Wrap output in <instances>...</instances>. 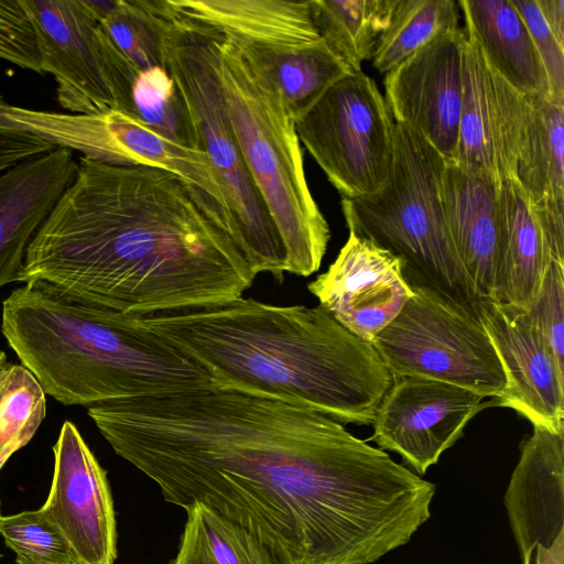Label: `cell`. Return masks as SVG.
Here are the masks:
<instances>
[{
  "label": "cell",
  "instance_id": "cell-1",
  "mask_svg": "<svg viewBox=\"0 0 564 564\" xmlns=\"http://www.w3.org/2000/svg\"><path fill=\"white\" fill-rule=\"evenodd\" d=\"M87 410L166 502L205 506L279 564H371L431 516L434 484L300 403L212 384Z\"/></svg>",
  "mask_w": 564,
  "mask_h": 564
},
{
  "label": "cell",
  "instance_id": "cell-2",
  "mask_svg": "<svg viewBox=\"0 0 564 564\" xmlns=\"http://www.w3.org/2000/svg\"><path fill=\"white\" fill-rule=\"evenodd\" d=\"M254 278L181 178L80 156L28 247L19 282L145 316L240 297Z\"/></svg>",
  "mask_w": 564,
  "mask_h": 564
},
{
  "label": "cell",
  "instance_id": "cell-3",
  "mask_svg": "<svg viewBox=\"0 0 564 564\" xmlns=\"http://www.w3.org/2000/svg\"><path fill=\"white\" fill-rule=\"evenodd\" d=\"M141 317L215 384L300 403L341 424H372L393 382L371 343L319 304L240 296Z\"/></svg>",
  "mask_w": 564,
  "mask_h": 564
},
{
  "label": "cell",
  "instance_id": "cell-4",
  "mask_svg": "<svg viewBox=\"0 0 564 564\" xmlns=\"http://www.w3.org/2000/svg\"><path fill=\"white\" fill-rule=\"evenodd\" d=\"M1 332L45 394L64 405L186 392L210 376L141 315L82 303L29 282L2 302Z\"/></svg>",
  "mask_w": 564,
  "mask_h": 564
},
{
  "label": "cell",
  "instance_id": "cell-5",
  "mask_svg": "<svg viewBox=\"0 0 564 564\" xmlns=\"http://www.w3.org/2000/svg\"><path fill=\"white\" fill-rule=\"evenodd\" d=\"M197 24L209 41L243 161L282 239L286 272L308 276L322 264L330 231L306 182L295 122L245 48L231 35Z\"/></svg>",
  "mask_w": 564,
  "mask_h": 564
},
{
  "label": "cell",
  "instance_id": "cell-6",
  "mask_svg": "<svg viewBox=\"0 0 564 564\" xmlns=\"http://www.w3.org/2000/svg\"><path fill=\"white\" fill-rule=\"evenodd\" d=\"M446 160L415 130L394 126L391 170L372 194L341 198L350 232L399 259L405 282L474 312L479 299L453 245L442 181Z\"/></svg>",
  "mask_w": 564,
  "mask_h": 564
},
{
  "label": "cell",
  "instance_id": "cell-7",
  "mask_svg": "<svg viewBox=\"0 0 564 564\" xmlns=\"http://www.w3.org/2000/svg\"><path fill=\"white\" fill-rule=\"evenodd\" d=\"M165 68L186 101L202 151L224 187L235 245L254 275L270 273L282 282L285 249L243 161L207 35L199 24L180 17L172 8Z\"/></svg>",
  "mask_w": 564,
  "mask_h": 564
},
{
  "label": "cell",
  "instance_id": "cell-8",
  "mask_svg": "<svg viewBox=\"0 0 564 564\" xmlns=\"http://www.w3.org/2000/svg\"><path fill=\"white\" fill-rule=\"evenodd\" d=\"M0 126L30 132L55 148L78 151L95 162L150 166L177 176L235 243L226 194L206 153L162 138L135 116L117 109L91 115L35 110L10 105L0 97Z\"/></svg>",
  "mask_w": 564,
  "mask_h": 564
},
{
  "label": "cell",
  "instance_id": "cell-9",
  "mask_svg": "<svg viewBox=\"0 0 564 564\" xmlns=\"http://www.w3.org/2000/svg\"><path fill=\"white\" fill-rule=\"evenodd\" d=\"M399 314L371 341L393 378L420 377L498 398L506 375L475 312L413 289Z\"/></svg>",
  "mask_w": 564,
  "mask_h": 564
},
{
  "label": "cell",
  "instance_id": "cell-10",
  "mask_svg": "<svg viewBox=\"0 0 564 564\" xmlns=\"http://www.w3.org/2000/svg\"><path fill=\"white\" fill-rule=\"evenodd\" d=\"M23 2L36 32L42 72L55 78L59 105L76 115L108 109L133 115L140 70L101 28L97 1Z\"/></svg>",
  "mask_w": 564,
  "mask_h": 564
},
{
  "label": "cell",
  "instance_id": "cell-11",
  "mask_svg": "<svg viewBox=\"0 0 564 564\" xmlns=\"http://www.w3.org/2000/svg\"><path fill=\"white\" fill-rule=\"evenodd\" d=\"M394 126L372 78L361 72L336 82L299 120V140L343 198L378 191L391 170Z\"/></svg>",
  "mask_w": 564,
  "mask_h": 564
},
{
  "label": "cell",
  "instance_id": "cell-12",
  "mask_svg": "<svg viewBox=\"0 0 564 564\" xmlns=\"http://www.w3.org/2000/svg\"><path fill=\"white\" fill-rule=\"evenodd\" d=\"M468 389L420 377L393 378L372 422L380 449L398 453L419 475L462 437L491 401Z\"/></svg>",
  "mask_w": 564,
  "mask_h": 564
},
{
  "label": "cell",
  "instance_id": "cell-13",
  "mask_svg": "<svg viewBox=\"0 0 564 564\" xmlns=\"http://www.w3.org/2000/svg\"><path fill=\"white\" fill-rule=\"evenodd\" d=\"M466 42L460 26L446 31L386 74V101L397 123L422 135L446 161L454 159L463 96Z\"/></svg>",
  "mask_w": 564,
  "mask_h": 564
},
{
  "label": "cell",
  "instance_id": "cell-14",
  "mask_svg": "<svg viewBox=\"0 0 564 564\" xmlns=\"http://www.w3.org/2000/svg\"><path fill=\"white\" fill-rule=\"evenodd\" d=\"M527 111V95L491 67L466 33L458 142L449 162L500 183L514 178Z\"/></svg>",
  "mask_w": 564,
  "mask_h": 564
},
{
  "label": "cell",
  "instance_id": "cell-15",
  "mask_svg": "<svg viewBox=\"0 0 564 564\" xmlns=\"http://www.w3.org/2000/svg\"><path fill=\"white\" fill-rule=\"evenodd\" d=\"M53 453V479L41 509L79 562L113 564L117 525L107 471L70 421L63 423Z\"/></svg>",
  "mask_w": 564,
  "mask_h": 564
},
{
  "label": "cell",
  "instance_id": "cell-16",
  "mask_svg": "<svg viewBox=\"0 0 564 564\" xmlns=\"http://www.w3.org/2000/svg\"><path fill=\"white\" fill-rule=\"evenodd\" d=\"M474 312L488 334L506 375V389L491 406L511 408L532 425L564 431V371L527 312L478 299Z\"/></svg>",
  "mask_w": 564,
  "mask_h": 564
},
{
  "label": "cell",
  "instance_id": "cell-17",
  "mask_svg": "<svg viewBox=\"0 0 564 564\" xmlns=\"http://www.w3.org/2000/svg\"><path fill=\"white\" fill-rule=\"evenodd\" d=\"M307 289L339 324L368 343L413 295L399 259L350 231L335 261Z\"/></svg>",
  "mask_w": 564,
  "mask_h": 564
},
{
  "label": "cell",
  "instance_id": "cell-18",
  "mask_svg": "<svg viewBox=\"0 0 564 564\" xmlns=\"http://www.w3.org/2000/svg\"><path fill=\"white\" fill-rule=\"evenodd\" d=\"M505 506L522 564H564V432L533 425Z\"/></svg>",
  "mask_w": 564,
  "mask_h": 564
},
{
  "label": "cell",
  "instance_id": "cell-19",
  "mask_svg": "<svg viewBox=\"0 0 564 564\" xmlns=\"http://www.w3.org/2000/svg\"><path fill=\"white\" fill-rule=\"evenodd\" d=\"M500 182L446 161L442 181L447 227L479 299L496 300L503 235Z\"/></svg>",
  "mask_w": 564,
  "mask_h": 564
},
{
  "label": "cell",
  "instance_id": "cell-20",
  "mask_svg": "<svg viewBox=\"0 0 564 564\" xmlns=\"http://www.w3.org/2000/svg\"><path fill=\"white\" fill-rule=\"evenodd\" d=\"M76 171L73 151L56 148L0 173V288L19 282L30 242Z\"/></svg>",
  "mask_w": 564,
  "mask_h": 564
},
{
  "label": "cell",
  "instance_id": "cell-21",
  "mask_svg": "<svg viewBox=\"0 0 564 564\" xmlns=\"http://www.w3.org/2000/svg\"><path fill=\"white\" fill-rule=\"evenodd\" d=\"M465 32L491 67L523 95L550 97L547 76L531 34L510 0H459Z\"/></svg>",
  "mask_w": 564,
  "mask_h": 564
},
{
  "label": "cell",
  "instance_id": "cell-22",
  "mask_svg": "<svg viewBox=\"0 0 564 564\" xmlns=\"http://www.w3.org/2000/svg\"><path fill=\"white\" fill-rule=\"evenodd\" d=\"M502 261L496 301L527 310L552 263L551 250L527 193L514 178L499 186Z\"/></svg>",
  "mask_w": 564,
  "mask_h": 564
},
{
  "label": "cell",
  "instance_id": "cell-23",
  "mask_svg": "<svg viewBox=\"0 0 564 564\" xmlns=\"http://www.w3.org/2000/svg\"><path fill=\"white\" fill-rule=\"evenodd\" d=\"M182 18L246 41L307 43L321 40L310 0H167Z\"/></svg>",
  "mask_w": 564,
  "mask_h": 564
},
{
  "label": "cell",
  "instance_id": "cell-24",
  "mask_svg": "<svg viewBox=\"0 0 564 564\" xmlns=\"http://www.w3.org/2000/svg\"><path fill=\"white\" fill-rule=\"evenodd\" d=\"M527 98L514 180L538 213L564 218V106L549 96Z\"/></svg>",
  "mask_w": 564,
  "mask_h": 564
},
{
  "label": "cell",
  "instance_id": "cell-25",
  "mask_svg": "<svg viewBox=\"0 0 564 564\" xmlns=\"http://www.w3.org/2000/svg\"><path fill=\"white\" fill-rule=\"evenodd\" d=\"M231 36L270 76L294 122L336 82L354 73L322 39L290 43L246 41Z\"/></svg>",
  "mask_w": 564,
  "mask_h": 564
},
{
  "label": "cell",
  "instance_id": "cell-26",
  "mask_svg": "<svg viewBox=\"0 0 564 564\" xmlns=\"http://www.w3.org/2000/svg\"><path fill=\"white\" fill-rule=\"evenodd\" d=\"M398 0H310L326 45L354 72H361L390 24Z\"/></svg>",
  "mask_w": 564,
  "mask_h": 564
},
{
  "label": "cell",
  "instance_id": "cell-27",
  "mask_svg": "<svg viewBox=\"0 0 564 564\" xmlns=\"http://www.w3.org/2000/svg\"><path fill=\"white\" fill-rule=\"evenodd\" d=\"M175 557L169 564H279L250 533L203 505L186 509Z\"/></svg>",
  "mask_w": 564,
  "mask_h": 564
},
{
  "label": "cell",
  "instance_id": "cell-28",
  "mask_svg": "<svg viewBox=\"0 0 564 564\" xmlns=\"http://www.w3.org/2000/svg\"><path fill=\"white\" fill-rule=\"evenodd\" d=\"M454 0H398L371 58L387 74L437 35L459 26Z\"/></svg>",
  "mask_w": 564,
  "mask_h": 564
},
{
  "label": "cell",
  "instance_id": "cell-29",
  "mask_svg": "<svg viewBox=\"0 0 564 564\" xmlns=\"http://www.w3.org/2000/svg\"><path fill=\"white\" fill-rule=\"evenodd\" d=\"M100 25L140 72L165 67L171 26L167 0H116Z\"/></svg>",
  "mask_w": 564,
  "mask_h": 564
},
{
  "label": "cell",
  "instance_id": "cell-30",
  "mask_svg": "<svg viewBox=\"0 0 564 564\" xmlns=\"http://www.w3.org/2000/svg\"><path fill=\"white\" fill-rule=\"evenodd\" d=\"M133 115L152 131L181 147L202 151L186 101L165 67L139 72Z\"/></svg>",
  "mask_w": 564,
  "mask_h": 564
},
{
  "label": "cell",
  "instance_id": "cell-31",
  "mask_svg": "<svg viewBox=\"0 0 564 564\" xmlns=\"http://www.w3.org/2000/svg\"><path fill=\"white\" fill-rule=\"evenodd\" d=\"M45 413V392L33 373L7 362L0 369V468L31 441Z\"/></svg>",
  "mask_w": 564,
  "mask_h": 564
},
{
  "label": "cell",
  "instance_id": "cell-32",
  "mask_svg": "<svg viewBox=\"0 0 564 564\" xmlns=\"http://www.w3.org/2000/svg\"><path fill=\"white\" fill-rule=\"evenodd\" d=\"M0 534L18 558L45 564L78 561L63 533L41 508L2 516Z\"/></svg>",
  "mask_w": 564,
  "mask_h": 564
},
{
  "label": "cell",
  "instance_id": "cell-33",
  "mask_svg": "<svg viewBox=\"0 0 564 564\" xmlns=\"http://www.w3.org/2000/svg\"><path fill=\"white\" fill-rule=\"evenodd\" d=\"M524 311L564 371V264L552 261L539 292Z\"/></svg>",
  "mask_w": 564,
  "mask_h": 564
},
{
  "label": "cell",
  "instance_id": "cell-34",
  "mask_svg": "<svg viewBox=\"0 0 564 564\" xmlns=\"http://www.w3.org/2000/svg\"><path fill=\"white\" fill-rule=\"evenodd\" d=\"M0 58L43 73L36 32L23 0H0Z\"/></svg>",
  "mask_w": 564,
  "mask_h": 564
},
{
  "label": "cell",
  "instance_id": "cell-35",
  "mask_svg": "<svg viewBox=\"0 0 564 564\" xmlns=\"http://www.w3.org/2000/svg\"><path fill=\"white\" fill-rule=\"evenodd\" d=\"M524 21L544 66L550 98L564 106V46L547 28L535 0H510Z\"/></svg>",
  "mask_w": 564,
  "mask_h": 564
},
{
  "label": "cell",
  "instance_id": "cell-36",
  "mask_svg": "<svg viewBox=\"0 0 564 564\" xmlns=\"http://www.w3.org/2000/svg\"><path fill=\"white\" fill-rule=\"evenodd\" d=\"M33 144L23 131L0 126V173L30 159Z\"/></svg>",
  "mask_w": 564,
  "mask_h": 564
},
{
  "label": "cell",
  "instance_id": "cell-37",
  "mask_svg": "<svg viewBox=\"0 0 564 564\" xmlns=\"http://www.w3.org/2000/svg\"><path fill=\"white\" fill-rule=\"evenodd\" d=\"M540 12L560 45L564 46V0H535Z\"/></svg>",
  "mask_w": 564,
  "mask_h": 564
},
{
  "label": "cell",
  "instance_id": "cell-38",
  "mask_svg": "<svg viewBox=\"0 0 564 564\" xmlns=\"http://www.w3.org/2000/svg\"><path fill=\"white\" fill-rule=\"evenodd\" d=\"M17 564H45V563H36V562H32V561H29V560H23V558H18L17 557ZM61 564H84L79 561H74V562H69V563H61Z\"/></svg>",
  "mask_w": 564,
  "mask_h": 564
},
{
  "label": "cell",
  "instance_id": "cell-39",
  "mask_svg": "<svg viewBox=\"0 0 564 564\" xmlns=\"http://www.w3.org/2000/svg\"><path fill=\"white\" fill-rule=\"evenodd\" d=\"M7 356L3 350L0 349V369L7 364Z\"/></svg>",
  "mask_w": 564,
  "mask_h": 564
},
{
  "label": "cell",
  "instance_id": "cell-40",
  "mask_svg": "<svg viewBox=\"0 0 564 564\" xmlns=\"http://www.w3.org/2000/svg\"><path fill=\"white\" fill-rule=\"evenodd\" d=\"M2 514H1V500H0V519H1ZM2 557V554L0 553V558Z\"/></svg>",
  "mask_w": 564,
  "mask_h": 564
}]
</instances>
